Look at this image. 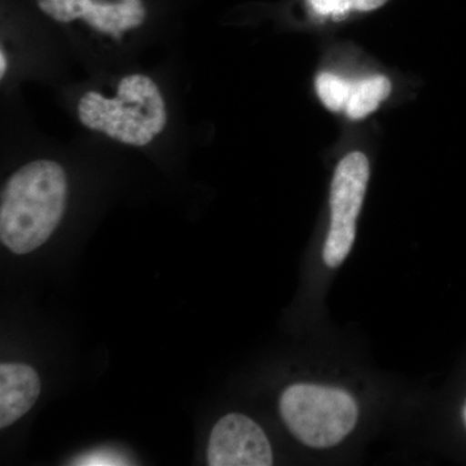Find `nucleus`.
I'll return each instance as SVG.
<instances>
[{
    "label": "nucleus",
    "instance_id": "f257e3e1",
    "mask_svg": "<svg viewBox=\"0 0 466 466\" xmlns=\"http://www.w3.org/2000/svg\"><path fill=\"white\" fill-rule=\"evenodd\" d=\"M66 200V174L57 162L36 159L18 168L2 191V244L18 256L41 248L60 225Z\"/></svg>",
    "mask_w": 466,
    "mask_h": 466
},
{
    "label": "nucleus",
    "instance_id": "20e7f679",
    "mask_svg": "<svg viewBox=\"0 0 466 466\" xmlns=\"http://www.w3.org/2000/svg\"><path fill=\"white\" fill-rule=\"evenodd\" d=\"M370 180V164L361 152L342 158L330 187V226L324 245V262L336 268L351 251L357 235V219Z\"/></svg>",
    "mask_w": 466,
    "mask_h": 466
},
{
    "label": "nucleus",
    "instance_id": "0eeeda50",
    "mask_svg": "<svg viewBox=\"0 0 466 466\" xmlns=\"http://www.w3.org/2000/svg\"><path fill=\"white\" fill-rule=\"evenodd\" d=\"M41 380L34 368L23 363L0 366V429L25 416L41 395Z\"/></svg>",
    "mask_w": 466,
    "mask_h": 466
},
{
    "label": "nucleus",
    "instance_id": "f8f14e48",
    "mask_svg": "<svg viewBox=\"0 0 466 466\" xmlns=\"http://www.w3.org/2000/svg\"><path fill=\"white\" fill-rule=\"evenodd\" d=\"M462 417H464V422H465V425H466V404H465V407H464V410H462Z\"/></svg>",
    "mask_w": 466,
    "mask_h": 466
},
{
    "label": "nucleus",
    "instance_id": "423d86ee",
    "mask_svg": "<svg viewBox=\"0 0 466 466\" xmlns=\"http://www.w3.org/2000/svg\"><path fill=\"white\" fill-rule=\"evenodd\" d=\"M208 462L211 466H269L274 458L260 426L249 417L229 413L211 431Z\"/></svg>",
    "mask_w": 466,
    "mask_h": 466
},
{
    "label": "nucleus",
    "instance_id": "39448f33",
    "mask_svg": "<svg viewBox=\"0 0 466 466\" xmlns=\"http://www.w3.org/2000/svg\"><path fill=\"white\" fill-rule=\"evenodd\" d=\"M43 14L57 23L84 20L96 32L121 39L147 16L143 0H36Z\"/></svg>",
    "mask_w": 466,
    "mask_h": 466
},
{
    "label": "nucleus",
    "instance_id": "9b49d317",
    "mask_svg": "<svg viewBox=\"0 0 466 466\" xmlns=\"http://www.w3.org/2000/svg\"><path fill=\"white\" fill-rule=\"evenodd\" d=\"M7 70V58H5V51L0 54V76H5Z\"/></svg>",
    "mask_w": 466,
    "mask_h": 466
},
{
    "label": "nucleus",
    "instance_id": "7ed1b4c3",
    "mask_svg": "<svg viewBox=\"0 0 466 466\" xmlns=\"http://www.w3.org/2000/svg\"><path fill=\"white\" fill-rule=\"evenodd\" d=\"M280 413L297 440L312 449H329L348 437L358 406L341 389L296 383L281 395Z\"/></svg>",
    "mask_w": 466,
    "mask_h": 466
},
{
    "label": "nucleus",
    "instance_id": "9d476101",
    "mask_svg": "<svg viewBox=\"0 0 466 466\" xmlns=\"http://www.w3.org/2000/svg\"><path fill=\"white\" fill-rule=\"evenodd\" d=\"M354 82L334 76L332 73H321L317 78V91L325 108L332 112L345 110L351 94Z\"/></svg>",
    "mask_w": 466,
    "mask_h": 466
},
{
    "label": "nucleus",
    "instance_id": "6e6552de",
    "mask_svg": "<svg viewBox=\"0 0 466 466\" xmlns=\"http://www.w3.org/2000/svg\"><path fill=\"white\" fill-rule=\"evenodd\" d=\"M391 92V82L385 76H375L354 82L345 112L351 119H363L379 108Z\"/></svg>",
    "mask_w": 466,
    "mask_h": 466
},
{
    "label": "nucleus",
    "instance_id": "f03ea898",
    "mask_svg": "<svg viewBox=\"0 0 466 466\" xmlns=\"http://www.w3.org/2000/svg\"><path fill=\"white\" fill-rule=\"evenodd\" d=\"M78 118L88 130L144 147L164 131L167 112L157 85L149 76L131 75L121 79L113 99L95 91L85 94L78 103Z\"/></svg>",
    "mask_w": 466,
    "mask_h": 466
},
{
    "label": "nucleus",
    "instance_id": "1a4fd4ad",
    "mask_svg": "<svg viewBox=\"0 0 466 466\" xmlns=\"http://www.w3.org/2000/svg\"><path fill=\"white\" fill-rule=\"evenodd\" d=\"M388 0H308L309 8L320 17L334 21L348 17L352 11L370 12L382 7Z\"/></svg>",
    "mask_w": 466,
    "mask_h": 466
}]
</instances>
